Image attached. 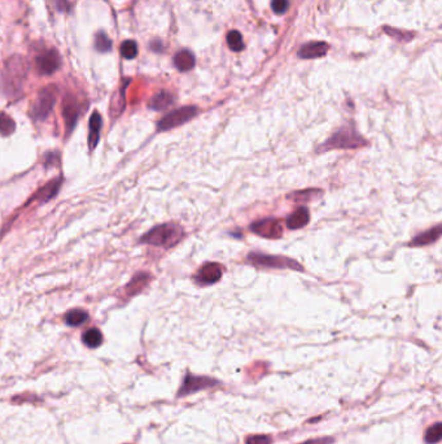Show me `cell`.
I'll use <instances>...</instances> for the list:
<instances>
[{"label": "cell", "mask_w": 442, "mask_h": 444, "mask_svg": "<svg viewBox=\"0 0 442 444\" xmlns=\"http://www.w3.org/2000/svg\"><path fill=\"white\" fill-rule=\"evenodd\" d=\"M367 140L363 136L352 126H342L339 130L335 131L331 138L326 140L319 147V151H331V150H349V148H359L366 146Z\"/></svg>", "instance_id": "cell-1"}, {"label": "cell", "mask_w": 442, "mask_h": 444, "mask_svg": "<svg viewBox=\"0 0 442 444\" xmlns=\"http://www.w3.org/2000/svg\"><path fill=\"white\" fill-rule=\"evenodd\" d=\"M183 238V229L175 224H163L153 227L143 235L141 243L156 245V247L170 248L175 245Z\"/></svg>", "instance_id": "cell-2"}, {"label": "cell", "mask_w": 442, "mask_h": 444, "mask_svg": "<svg viewBox=\"0 0 442 444\" xmlns=\"http://www.w3.org/2000/svg\"><path fill=\"white\" fill-rule=\"evenodd\" d=\"M248 261L257 268H267V269H290V270H304L296 260L285 256H272V255H263L258 252H250Z\"/></svg>", "instance_id": "cell-3"}, {"label": "cell", "mask_w": 442, "mask_h": 444, "mask_svg": "<svg viewBox=\"0 0 442 444\" xmlns=\"http://www.w3.org/2000/svg\"><path fill=\"white\" fill-rule=\"evenodd\" d=\"M197 113H198L197 106H192V105L182 106V108L175 109V111H173V112L168 113L165 117L161 118L160 122L157 123V130L168 131L174 128H178V126L183 125V123L192 120Z\"/></svg>", "instance_id": "cell-4"}, {"label": "cell", "mask_w": 442, "mask_h": 444, "mask_svg": "<svg viewBox=\"0 0 442 444\" xmlns=\"http://www.w3.org/2000/svg\"><path fill=\"white\" fill-rule=\"evenodd\" d=\"M56 87L48 86L43 88L36 96L33 106H31V115L36 120H46L51 113L54 103H56Z\"/></svg>", "instance_id": "cell-5"}, {"label": "cell", "mask_w": 442, "mask_h": 444, "mask_svg": "<svg viewBox=\"0 0 442 444\" xmlns=\"http://www.w3.org/2000/svg\"><path fill=\"white\" fill-rule=\"evenodd\" d=\"M250 232L255 235H260L267 239H279L283 235V227L278 218L269 217L254 221L249 226Z\"/></svg>", "instance_id": "cell-6"}, {"label": "cell", "mask_w": 442, "mask_h": 444, "mask_svg": "<svg viewBox=\"0 0 442 444\" xmlns=\"http://www.w3.org/2000/svg\"><path fill=\"white\" fill-rule=\"evenodd\" d=\"M222 265H219L218 262H206L196 273L195 281L200 286H209V285L217 283L222 278Z\"/></svg>", "instance_id": "cell-7"}, {"label": "cell", "mask_w": 442, "mask_h": 444, "mask_svg": "<svg viewBox=\"0 0 442 444\" xmlns=\"http://www.w3.org/2000/svg\"><path fill=\"white\" fill-rule=\"evenodd\" d=\"M218 384V382L215 379L208 378V377H196L187 374V377L185 378L182 387H180L178 396H185L190 395V394L196 393L198 390H202V388H209V387L215 386Z\"/></svg>", "instance_id": "cell-8"}, {"label": "cell", "mask_w": 442, "mask_h": 444, "mask_svg": "<svg viewBox=\"0 0 442 444\" xmlns=\"http://www.w3.org/2000/svg\"><path fill=\"white\" fill-rule=\"evenodd\" d=\"M61 65V58L59 52L54 49H49V51L44 52L36 59V69L43 76H51Z\"/></svg>", "instance_id": "cell-9"}, {"label": "cell", "mask_w": 442, "mask_h": 444, "mask_svg": "<svg viewBox=\"0 0 442 444\" xmlns=\"http://www.w3.org/2000/svg\"><path fill=\"white\" fill-rule=\"evenodd\" d=\"M310 221V213L306 207H299L292 215H289L285 220V225L290 230H299L306 226Z\"/></svg>", "instance_id": "cell-10"}, {"label": "cell", "mask_w": 442, "mask_h": 444, "mask_svg": "<svg viewBox=\"0 0 442 444\" xmlns=\"http://www.w3.org/2000/svg\"><path fill=\"white\" fill-rule=\"evenodd\" d=\"M441 233H442L441 225H437V226L432 227V229L416 235V237L409 243V245L410 247H424V245L433 244L434 242H437V240L439 239Z\"/></svg>", "instance_id": "cell-11"}, {"label": "cell", "mask_w": 442, "mask_h": 444, "mask_svg": "<svg viewBox=\"0 0 442 444\" xmlns=\"http://www.w3.org/2000/svg\"><path fill=\"white\" fill-rule=\"evenodd\" d=\"M63 116L65 118L66 129L70 133L73 128L76 126L77 118H78V105L73 96H66L63 104Z\"/></svg>", "instance_id": "cell-12"}, {"label": "cell", "mask_w": 442, "mask_h": 444, "mask_svg": "<svg viewBox=\"0 0 442 444\" xmlns=\"http://www.w3.org/2000/svg\"><path fill=\"white\" fill-rule=\"evenodd\" d=\"M328 51V44L324 42H314V43L305 44L300 51V58L302 59H315L322 58Z\"/></svg>", "instance_id": "cell-13"}, {"label": "cell", "mask_w": 442, "mask_h": 444, "mask_svg": "<svg viewBox=\"0 0 442 444\" xmlns=\"http://www.w3.org/2000/svg\"><path fill=\"white\" fill-rule=\"evenodd\" d=\"M174 103V96L171 95L168 91H161V93L156 94L152 99L150 100V106L153 111H165L169 106L173 105Z\"/></svg>", "instance_id": "cell-14"}, {"label": "cell", "mask_w": 442, "mask_h": 444, "mask_svg": "<svg viewBox=\"0 0 442 444\" xmlns=\"http://www.w3.org/2000/svg\"><path fill=\"white\" fill-rule=\"evenodd\" d=\"M174 64L180 72H188L195 66V56L188 49H183L174 56Z\"/></svg>", "instance_id": "cell-15"}, {"label": "cell", "mask_w": 442, "mask_h": 444, "mask_svg": "<svg viewBox=\"0 0 442 444\" xmlns=\"http://www.w3.org/2000/svg\"><path fill=\"white\" fill-rule=\"evenodd\" d=\"M101 116L98 112H94L90 118V134H88V145H90L91 150L98 146L99 136H100V129H101Z\"/></svg>", "instance_id": "cell-16"}, {"label": "cell", "mask_w": 442, "mask_h": 444, "mask_svg": "<svg viewBox=\"0 0 442 444\" xmlns=\"http://www.w3.org/2000/svg\"><path fill=\"white\" fill-rule=\"evenodd\" d=\"M61 186V178H57V180H52L51 182L47 183L44 187H42L41 190L36 192V195L34 197V199H39L41 202H47V200L52 199L57 193L59 188Z\"/></svg>", "instance_id": "cell-17"}, {"label": "cell", "mask_w": 442, "mask_h": 444, "mask_svg": "<svg viewBox=\"0 0 442 444\" xmlns=\"http://www.w3.org/2000/svg\"><path fill=\"white\" fill-rule=\"evenodd\" d=\"M83 343L90 348H96V347L100 346L103 343V334L99 329H90L87 330L83 334V338H82Z\"/></svg>", "instance_id": "cell-18"}, {"label": "cell", "mask_w": 442, "mask_h": 444, "mask_svg": "<svg viewBox=\"0 0 442 444\" xmlns=\"http://www.w3.org/2000/svg\"><path fill=\"white\" fill-rule=\"evenodd\" d=\"M87 319H88V314L82 309H73V311L68 312L65 316V322L69 326H79V325L84 324Z\"/></svg>", "instance_id": "cell-19"}, {"label": "cell", "mask_w": 442, "mask_h": 444, "mask_svg": "<svg viewBox=\"0 0 442 444\" xmlns=\"http://www.w3.org/2000/svg\"><path fill=\"white\" fill-rule=\"evenodd\" d=\"M16 123L6 113H0V134L3 136H9L14 131Z\"/></svg>", "instance_id": "cell-20"}, {"label": "cell", "mask_w": 442, "mask_h": 444, "mask_svg": "<svg viewBox=\"0 0 442 444\" xmlns=\"http://www.w3.org/2000/svg\"><path fill=\"white\" fill-rule=\"evenodd\" d=\"M227 43L232 51H242L244 48V42H243V37L239 31L232 30L228 33L227 35Z\"/></svg>", "instance_id": "cell-21"}, {"label": "cell", "mask_w": 442, "mask_h": 444, "mask_svg": "<svg viewBox=\"0 0 442 444\" xmlns=\"http://www.w3.org/2000/svg\"><path fill=\"white\" fill-rule=\"evenodd\" d=\"M442 438V425L439 422L434 423L433 426L427 430L426 433V441L428 444H434L437 441L441 440Z\"/></svg>", "instance_id": "cell-22"}, {"label": "cell", "mask_w": 442, "mask_h": 444, "mask_svg": "<svg viewBox=\"0 0 442 444\" xmlns=\"http://www.w3.org/2000/svg\"><path fill=\"white\" fill-rule=\"evenodd\" d=\"M121 54L125 59L131 60L138 55V46L134 41H125L121 44Z\"/></svg>", "instance_id": "cell-23"}, {"label": "cell", "mask_w": 442, "mask_h": 444, "mask_svg": "<svg viewBox=\"0 0 442 444\" xmlns=\"http://www.w3.org/2000/svg\"><path fill=\"white\" fill-rule=\"evenodd\" d=\"M95 47L99 52H108L112 48V41L105 33H99L95 38Z\"/></svg>", "instance_id": "cell-24"}, {"label": "cell", "mask_w": 442, "mask_h": 444, "mask_svg": "<svg viewBox=\"0 0 442 444\" xmlns=\"http://www.w3.org/2000/svg\"><path fill=\"white\" fill-rule=\"evenodd\" d=\"M245 444H271V438L269 435H250L245 440Z\"/></svg>", "instance_id": "cell-25"}, {"label": "cell", "mask_w": 442, "mask_h": 444, "mask_svg": "<svg viewBox=\"0 0 442 444\" xmlns=\"http://www.w3.org/2000/svg\"><path fill=\"white\" fill-rule=\"evenodd\" d=\"M271 7L275 13L283 14L287 12L288 7H289V2L288 0H272Z\"/></svg>", "instance_id": "cell-26"}, {"label": "cell", "mask_w": 442, "mask_h": 444, "mask_svg": "<svg viewBox=\"0 0 442 444\" xmlns=\"http://www.w3.org/2000/svg\"><path fill=\"white\" fill-rule=\"evenodd\" d=\"M322 193V191L320 190H305V191H300V192L294 193V197H296V200L299 199V198L304 197V200H310V199H314L315 197H318V195H320Z\"/></svg>", "instance_id": "cell-27"}, {"label": "cell", "mask_w": 442, "mask_h": 444, "mask_svg": "<svg viewBox=\"0 0 442 444\" xmlns=\"http://www.w3.org/2000/svg\"><path fill=\"white\" fill-rule=\"evenodd\" d=\"M332 441V439L328 438H322V439H312V440H307L305 443L301 444H329Z\"/></svg>", "instance_id": "cell-28"}]
</instances>
